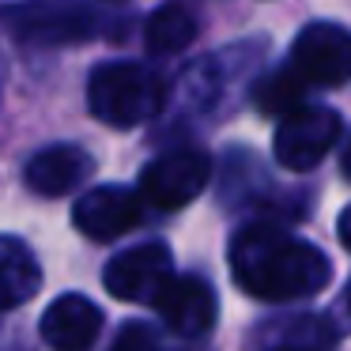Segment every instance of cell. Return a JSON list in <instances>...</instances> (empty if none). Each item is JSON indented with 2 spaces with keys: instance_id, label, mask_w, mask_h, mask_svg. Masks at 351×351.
<instances>
[{
  "instance_id": "52a82bcc",
  "label": "cell",
  "mask_w": 351,
  "mask_h": 351,
  "mask_svg": "<svg viewBox=\"0 0 351 351\" xmlns=\"http://www.w3.org/2000/svg\"><path fill=\"white\" fill-rule=\"evenodd\" d=\"M152 306L159 310L162 325L170 332L185 336V340H197V336L212 332L215 313H219L215 291L204 276H170Z\"/></svg>"
},
{
  "instance_id": "9a60e30c",
  "label": "cell",
  "mask_w": 351,
  "mask_h": 351,
  "mask_svg": "<svg viewBox=\"0 0 351 351\" xmlns=\"http://www.w3.org/2000/svg\"><path fill=\"white\" fill-rule=\"evenodd\" d=\"M110 351H162V343H159V332H155L152 325L129 321V325L117 332V340H114Z\"/></svg>"
},
{
  "instance_id": "7c38bea8",
  "label": "cell",
  "mask_w": 351,
  "mask_h": 351,
  "mask_svg": "<svg viewBox=\"0 0 351 351\" xmlns=\"http://www.w3.org/2000/svg\"><path fill=\"white\" fill-rule=\"evenodd\" d=\"M197 38V19L182 4H162L147 16L144 23V42L152 53H178Z\"/></svg>"
},
{
  "instance_id": "3957f363",
  "label": "cell",
  "mask_w": 351,
  "mask_h": 351,
  "mask_svg": "<svg viewBox=\"0 0 351 351\" xmlns=\"http://www.w3.org/2000/svg\"><path fill=\"white\" fill-rule=\"evenodd\" d=\"M212 182V159L200 147H182L167 152L155 162H147L140 174V197L159 212H178L193 204Z\"/></svg>"
},
{
  "instance_id": "8fae6325",
  "label": "cell",
  "mask_w": 351,
  "mask_h": 351,
  "mask_svg": "<svg viewBox=\"0 0 351 351\" xmlns=\"http://www.w3.org/2000/svg\"><path fill=\"white\" fill-rule=\"evenodd\" d=\"M42 291V268L38 257L23 238L0 234V313L31 302Z\"/></svg>"
},
{
  "instance_id": "7a4b0ae2",
  "label": "cell",
  "mask_w": 351,
  "mask_h": 351,
  "mask_svg": "<svg viewBox=\"0 0 351 351\" xmlns=\"http://www.w3.org/2000/svg\"><path fill=\"white\" fill-rule=\"evenodd\" d=\"M87 106L102 125L132 129L167 106V84L159 72L136 61H106L87 80Z\"/></svg>"
},
{
  "instance_id": "8992f818",
  "label": "cell",
  "mask_w": 351,
  "mask_h": 351,
  "mask_svg": "<svg viewBox=\"0 0 351 351\" xmlns=\"http://www.w3.org/2000/svg\"><path fill=\"white\" fill-rule=\"evenodd\" d=\"M291 64L317 87H340L351 80V31L340 23H310L295 38Z\"/></svg>"
},
{
  "instance_id": "9c48e42d",
  "label": "cell",
  "mask_w": 351,
  "mask_h": 351,
  "mask_svg": "<svg viewBox=\"0 0 351 351\" xmlns=\"http://www.w3.org/2000/svg\"><path fill=\"white\" fill-rule=\"evenodd\" d=\"M102 332V310L84 295H61L42 313V340L53 351H91Z\"/></svg>"
},
{
  "instance_id": "4fadbf2b",
  "label": "cell",
  "mask_w": 351,
  "mask_h": 351,
  "mask_svg": "<svg viewBox=\"0 0 351 351\" xmlns=\"http://www.w3.org/2000/svg\"><path fill=\"white\" fill-rule=\"evenodd\" d=\"M23 34L31 42H76L87 34L84 12L76 4H61V8H42V4H27V23Z\"/></svg>"
},
{
  "instance_id": "e0dca14e",
  "label": "cell",
  "mask_w": 351,
  "mask_h": 351,
  "mask_svg": "<svg viewBox=\"0 0 351 351\" xmlns=\"http://www.w3.org/2000/svg\"><path fill=\"white\" fill-rule=\"evenodd\" d=\"M340 167H343V178H351V144L343 147V162H340Z\"/></svg>"
},
{
  "instance_id": "277c9868",
  "label": "cell",
  "mask_w": 351,
  "mask_h": 351,
  "mask_svg": "<svg viewBox=\"0 0 351 351\" xmlns=\"http://www.w3.org/2000/svg\"><path fill=\"white\" fill-rule=\"evenodd\" d=\"M340 129H343V121L336 110L298 106L295 114L280 117V129L272 136V152L280 159V167L302 174V170H313L336 147Z\"/></svg>"
},
{
  "instance_id": "ba28073f",
  "label": "cell",
  "mask_w": 351,
  "mask_h": 351,
  "mask_svg": "<svg viewBox=\"0 0 351 351\" xmlns=\"http://www.w3.org/2000/svg\"><path fill=\"white\" fill-rule=\"evenodd\" d=\"M140 193L125 189V185H99L87 189L72 208V223L80 234H87L91 242H114V238L129 234L132 227H140Z\"/></svg>"
},
{
  "instance_id": "2e32d148",
  "label": "cell",
  "mask_w": 351,
  "mask_h": 351,
  "mask_svg": "<svg viewBox=\"0 0 351 351\" xmlns=\"http://www.w3.org/2000/svg\"><path fill=\"white\" fill-rule=\"evenodd\" d=\"M336 234H340V242H343V250H351V208H343V215H340V223H336Z\"/></svg>"
},
{
  "instance_id": "ac0fdd59",
  "label": "cell",
  "mask_w": 351,
  "mask_h": 351,
  "mask_svg": "<svg viewBox=\"0 0 351 351\" xmlns=\"http://www.w3.org/2000/svg\"><path fill=\"white\" fill-rule=\"evenodd\" d=\"M272 351H313V348H302V343H283V348H272Z\"/></svg>"
},
{
  "instance_id": "5b68a950",
  "label": "cell",
  "mask_w": 351,
  "mask_h": 351,
  "mask_svg": "<svg viewBox=\"0 0 351 351\" xmlns=\"http://www.w3.org/2000/svg\"><path fill=\"white\" fill-rule=\"evenodd\" d=\"M174 276V253L162 242H144L121 250L102 272V283L114 298L121 302H155V295L162 291V283Z\"/></svg>"
},
{
  "instance_id": "30bf717a",
  "label": "cell",
  "mask_w": 351,
  "mask_h": 351,
  "mask_svg": "<svg viewBox=\"0 0 351 351\" xmlns=\"http://www.w3.org/2000/svg\"><path fill=\"white\" fill-rule=\"evenodd\" d=\"M95 162L84 147L76 144H49L27 162V185L38 197H64V193L80 189L91 178Z\"/></svg>"
},
{
  "instance_id": "5bb4252c",
  "label": "cell",
  "mask_w": 351,
  "mask_h": 351,
  "mask_svg": "<svg viewBox=\"0 0 351 351\" xmlns=\"http://www.w3.org/2000/svg\"><path fill=\"white\" fill-rule=\"evenodd\" d=\"M306 84H310V80H306L295 64H287V69L272 72L268 80H261V87H257L261 114H272V117L295 114V110L302 106V99H306Z\"/></svg>"
},
{
  "instance_id": "6da1fadb",
  "label": "cell",
  "mask_w": 351,
  "mask_h": 351,
  "mask_svg": "<svg viewBox=\"0 0 351 351\" xmlns=\"http://www.w3.org/2000/svg\"><path fill=\"white\" fill-rule=\"evenodd\" d=\"M230 272L245 295L265 302H295L328 287L332 261L306 238L253 223L230 242Z\"/></svg>"
}]
</instances>
